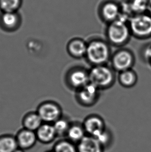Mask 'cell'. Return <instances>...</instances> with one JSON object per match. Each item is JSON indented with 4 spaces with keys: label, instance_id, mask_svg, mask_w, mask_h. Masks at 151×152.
Segmentation results:
<instances>
[{
    "label": "cell",
    "instance_id": "cell-3",
    "mask_svg": "<svg viewBox=\"0 0 151 152\" xmlns=\"http://www.w3.org/2000/svg\"><path fill=\"white\" fill-rule=\"evenodd\" d=\"M89 76L90 83L101 91L113 87L117 80L116 72L109 64L91 66Z\"/></svg>",
    "mask_w": 151,
    "mask_h": 152
},
{
    "label": "cell",
    "instance_id": "cell-5",
    "mask_svg": "<svg viewBox=\"0 0 151 152\" xmlns=\"http://www.w3.org/2000/svg\"><path fill=\"white\" fill-rule=\"evenodd\" d=\"M64 79L68 88L75 92L90 83L89 69L83 66H73L66 71Z\"/></svg>",
    "mask_w": 151,
    "mask_h": 152
},
{
    "label": "cell",
    "instance_id": "cell-18",
    "mask_svg": "<svg viewBox=\"0 0 151 152\" xmlns=\"http://www.w3.org/2000/svg\"><path fill=\"white\" fill-rule=\"evenodd\" d=\"M43 123L37 111H31L26 113L22 119L23 128L33 132H36Z\"/></svg>",
    "mask_w": 151,
    "mask_h": 152
},
{
    "label": "cell",
    "instance_id": "cell-15",
    "mask_svg": "<svg viewBox=\"0 0 151 152\" xmlns=\"http://www.w3.org/2000/svg\"><path fill=\"white\" fill-rule=\"evenodd\" d=\"M78 152H104L105 148L96 138L86 136L77 144Z\"/></svg>",
    "mask_w": 151,
    "mask_h": 152
},
{
    "label": "cell",
    "instance_id": "cell-2",
    "mask_svg": "<svg viewBox=\"0 0 151 152\" xmlns=\"http://www.w3.org/2000/svg\"><path fill=\"white\" fill-rule=\"evenodd\" d=\"M128 20L120 17L113 23L107 25L105 29V39L112 47H124L132 37L129 27Z\"/></svg>",
    "mask_w": 151,
    "mask_h": 152
},
{
    "label": "cell",
    "instance_id": "cell-8",
    "mask_svg": "<svg viewBox=\"0 0 151 152\" xmlns=\"http://www.w3.org/2000/svg\"><path fill=\"white\" fill-rule=\"evenodd\" d=\"M36 111L43 123H46L53 124L63 115L61 106L52 100H47L41 103Z\"/></svg>",
    "mask_w": 151,
    "mask_h": 152
},
{
    "label": "cell",
    "instance_id": "cell-19",
    "mask_svg": "<svg viewBox=\"0 0 151 152\" xmlns=\"http://www.w3.org/2000/svg\"><path fill=\"white\" fill-rule=\"evenodd\" d=\"M18 148L15 136L11 134L0 135V152H14Z\"/></svg>",
    "mask_w": 151,
    "mask_h": 152
},
{
    "label": "cell",
    "instance_id": "cell-17",
    "mask_svg": "<svg viewBox=\"0 0 151 152\" xmlns=\"http://www.w3.org/2000/svg\"><path fill=\"white\" fill-rule=\"evenodd\" d=\"M86 136V134L82 123L74 121L72 122L65 138L77 145Z\"/></svg>",
    "mask_w": 151,
    "mask_h": 152
},
{
    "label": "cell",
    "instance_id": "cell-27",
    "mask_svg": "<svg viewBox=\"0 0 151 152\" xmlns=\"http://www.w3.org/2000/svg\"><path fill=\"white\" fill-rule=\"evenodd\" d=\"M25 151L23 150L22 149L20 148H18L14 152H25Z\"/></svg>",
    "mask_w": 151,
    "mask_h": 152
},
{
    "label": "cell",
    "instance_id": "cell-6",
    "mask_svg": "<svg viewBox=\"0 0 151 152\" xmlns=\"http://www.w3.org/2000/svg\"><path fill=\"white\" fill-rule=\"evenodd\" d=\"M136 59L135 53L131 50L125 47L118 48L113 52L109 64L116 73H119L133 69Z\"/></svg>",
    "mask_w": 151,
    "mask_h": 152
},
{
    "label": "cell",
    "instance_id": "cell-10",
    "mask_svg": "<svg viewBox=\"0 0 151 152\" xmlns=\"http://www.w3.org/2000/svg\"><path fill=\"white\" fill-rule=\"evenodd\" d=\"M21 25V18L17 12H3L0 15V29L7 33L17 31Z\"/></svg>",
    "mask_w": 151,
    "mask_h": 152
},
{
    "label": "cell",
    "instance_id": "cell-13",
    "mask_svg": "<svg viewBox=\"0 0 151 152\" xmlns=\"http://www.w3.org/2000/svg\"><path fill=\"white\" fill-rule=\"evenodd\" d=\"M18 148L23 150H29L35 146L37 141L35 132L23 128L15 135Z\"/></svg>",
    "mask_w": 151,
    "mask_h": 152
},
{
    "label": "cell",
    "instance_id": "cell-11",
    "mask_svg": "<svg viewBox=\"0 0 151 152\" xmlns=\"http://www.w3.org/2000/svg\"><path fill=\"white\" fill-rule=\"evenodd\" d=\"M88 42L81 37H74L68 42L66 51L71 57L75 59L85 58L87 50Z\"/></svg>",
    "mask_w": 151,
    "mask_h": 152
},
{
    "label": "cell",
    "instance_id": "cell-16",
    "mask_svg": "<svg viewBox=\"0 0 151 152\" xmlns=\"http://www.w3.org/2000/svg\"><path fill=\"white\" fill-rule=\"evenodd\" d=\"M117 80L119 84L125 88H131L136 86L138 80L137 72L133 69L118 73Z\"/></svg>",
    "mask_w": 151,
    "mask_h": 152
},
{
    "label": "cell",
    "instance_id": "cell-7",
    "mask_svg": "<svg viewBox=\"0 0 151 152\" xmlns=\"http://www.w3.org/2000/svg\"><path fill=\"white\" fill-rule=\"evenodd\" d=\"M101 91L92 83L75 92V98L78 104L84 107H93L100 99Z\"/></svg>",
    "mask_w": 151,
    "mask_h": 152
},
{
    "label": "cell",
    "instance_id": "cell-29",
    "mask_svg": "<svg viewBox=\"0 0 151 152\" xmlns=\"http://www.w3.org/2000/svg\"><path fill=\"white\" fill-rule=\"evenodd\" d=\"M148 1V2H149V4H151V0H147Z\"/></svg>",
    "mask_w": 151,
    "mask_h": 152
},
{
    "label": "cell",
    "instance_id": "cell-20",
    "mask_svg": "<svg viewBox=\"0 0 151 152\" xmlns=\"http://www.w3.org/2000/svg\"><path fill=\"white\" fill-rule=\"evenodd\" d=\"M147 0H131L128 4V11L131 16L147 12L149 6Z\"/></svg>",
    "mask_w": 151,
    "mask_h": 152
},
{
    "label": "cell",
    "instance_id": "cell-1",
    "mask_svg": "<svg viewBox=\"0 0 151 152\" xmlns=\"http://www.w3.org/2000/svg\"><path fill=\"white\" fill-rule=\"evenodd\" d=\"M87 42L86 62L91 66L109 64L113 53L112 46L105 39L94 37Z\"/></svg>",
    "mask_w": 151,
    "mask_h": 152
},
{
    "label": "cell",
    "instance_id": "cell-24",
    "mask_svg": "<svg viewBox=\"0 0 151 152\" xmlns=\"http://www.w3.org/2000/svg\"><path fill=\"white\" fill-rule=\"evenodd\" d=\"M95 138L98 140L105 150L109 147L111 143L113 142V134L107 128Z\"/></svg>",
    "mask_w": 151,
    "mask_h": 152
},
{
    "label": "cell",
    "instance_id": "cell-21",
    "mask_svg": "<svg viewBox=\"0 0 151 152\" xmlns=\"http://www.w3.org/2000/svg\"><path fill=\"white\" fill-rule=\"evenodd\" d=\"M52 150L54 152H78L77 145L66 138L57 140Z\"/></svg>",
    "mask_w": 151,
    "mask_h": 152
},
{
    "label": "cell",
    "instance_id": "cell-4",
    "mask_svg": "<svg viewBox=\"0 0 151 152\" xmlns=\"http://www.w3.org/2000/svg\"><path fill=\"white\" fill-rule=\"evenodd\" d=\"M128 23L132 37L139 40L151 38V16L147 12L131 17Z\"/></svg>",
    "mask_w": 151,
    "mask_h": 152
},
{
    "label": "cell",
    "instance_id": "cell-26",
    "mask_svg": "<svg viewBox=\"0 0 151 152\" xmlns=\"http://www.w3.org/2000/svg\"><path fill=\"white\" fill-rule=\"evenodd\" d=\"M147 13L149 14L151 16V4H149V6H148V9H147Z\"/></svg>",
    "mask_w": 151,
    "mask_h": 152
},
{
    "label": "cell",
    "instance_id": "cell-25",
    "mask_svg": "<svg viewBox=\"0 0 151 152\" xmlns=\"http://www.w3.org/2000/svg\"><path fill=\"white\" fill-rule=\"evenodd\" d=\"M142 59L147 63L151 68V43L144 46L140 53Z\"/></svg>",
    "mask_w": 151,
    "mask_h": 152
},
{
    "label": "cell",
    "instance_id": "cell-22",
    "mask_svg": "<svg viewBox=\"0 0 151 152\" xmlns=\"http://www.w3.org/2000/svg\"><path fill=\"white\" fill-rule=\"evenodd\" d=\"M71 124L72 121H70L68 117L64 116V115L52 124L57 134V137H65Z\"/></svg>",
    "mask_w": 151,
    "mask_h": 152
},
{
    "label": "cell",
    "instance_id": "cell-23",
    "mask_svg": "<svg viewBox=\"0 0 151 152\" xmlns=\"http://www.w3.org/2000/svg\"><path fill=\"white\" fill-rule=\"evenodd\" d=\"M20 4L21 0H0V8L3 12H16Z\"/></svg>",
    "mask_w": 151,
    "mask_h": 152
},
{
    "label": "cell",
    "instance_id": "cell-12",
    "mask_svg": "<svg viewBox=\"0 0 151 152\" xmlns=\"http://www.w3.org/2000/svg\"><path fill=\"white\" fill-rule=\"evenodd\" d=\"M122 15V10L118 4L108 2L102 5L99 12L100 18L107 25L118 20Z\"/></svg>",
    "mask_w": 151,
    "mask_h": 152
},
{
    "label": "cell",
    "instance_id": "cell-14",
    "mask_svg": "<svg viewBox=\"0 0 151 152\" xmlns=\"http://www.w3.org/2000/svg\"><path fill=\"white\" fill-rule=\"evenodd\" d=\"M35 132L37 141L43 144H50L58 137L52 124L43 123Z\"/></svg>",
    "mask_w": 151,
    "mask_h": 152
},
{
    "label": "cell",
    "instance_id": "cell-28",
    "mask_svg": "<svg viewBox=\"0 0 151 152\" xmlns=\"http://www.w3.org/2000/svg\"><path fill=\"white\" fill-rule=\"evenodd\" d=\"M45 152H54L52 150H51L47 151H46Z\"/></svg>",
    "mask_w": 151,
    "mask_h": 152
},
{
    "label": "cell",
    "instance_id": "cell-9",
    "mask_svg": "<svg viewBox=\"0 0 151 152\" xmlns=\"http://www.w3.org/2000/svg\"><path fill=\"white\" fill-rule=\"evenodd\" d=\"M86 135L96 138L106 128L105 120L97 114L88 115L82 122Z\"/></svg>",
    "mask_w": 151,
    "mask_h": 152
}]
</instances>
